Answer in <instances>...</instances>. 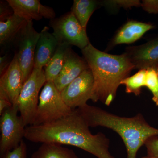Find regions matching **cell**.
I'll list each match as a JSON object with an SVG mask.
<instances>
[{
    "mask_svg": "<svg viewBox=\"0 0 158 158\" xmlns=\"http://www.w3.org/2000/svg\"><path fill=\"white\" fill-rule=\"evenodd\" d=\"M89 127L76 109L56 121L27 127L24 138L34 143L71 145L97 158H115L110 152V139L102 133L93 135Z\"/></svg>",
    "mask_w": 158,
    "mask_h": 158,
    "instance_id": "obj_1",
    "label": "cell"
},
{
    "mask_svg": "<svg viewBox=\"0 0 158 158\" xmlns=\"http://www.w3.org/2000/svg\"><path fill=\"white\" fill-rule=\"evenodd\" d=\"M81 51L94 79V102L100 101L110 106L116 98L122 81L135 69L134 65L124 53L109 54L99 50L90 43Z\"/></svg>",
    "mask_w": 158,
    "mask_h": 158,
    "instance_id": "obj_2",
    "label": "cell"
},
{
    "mask_svg": "<svg viewBox=\"0 0 158 158\" xmlns=\"http://www.w3.org/2000/svg\"><path fill=\"white\" fill-rule=\"evenodd\" d=\"M77 109L89 127H102L117 133L124 143L127 158H137L138 150L148 139L158 136V128L151 126L141 113L123 117L88 104Z\"/></svg>",
    "mask_w": 158,
    "mask_h": 158,
    "instance_id": "obj_3",
    "label": "cell"
},
{
    "mask_svg": "<svg viewBox=\"0 0 158 158\" xmlns=\"http://www.w3.org/2000/svg\"><path fill=\"white\" fill-rule=\"evenodd\" d=\"M73 110L66 104L54 82H46L39 98V102L32 125L50 123L68 116Z\"/></svg>",
    "mask_w": 158,
    "mask_h": 158,
    "instance_id": "obj_4",
    "label": "cell"
},
{
    "mask_svg": "<svg viewBox=\"0 0 158 158\" xmlns=\"http://www.w3.org/2000/svg\"><path fill=\"white\" fill-rule=\"evenodd\" d=\"M46 82L44 70L34 68L31 75L24 83L16 104L26 127L34 123L40 91Z\"/></svg>",
    "mask_w": 158,
    "mask_h": 158,
    "instance_id": "obj_5",
    "label": "cell"
},
{
    "mask_svg": "<svg viewBox=\"0 0 158 158\" xmlns=\"http://www.w3.org/2000/svg\"><path fill=\"white\" fill-rule=\"evenodd\" d=\"M50 25L59 44L75 46L82 50L90 43L87 30L82 27L72 11L51 20Z\"/></svg>",
    "mask_w": 158,
    "mask_h": 158,
    "instance_id": "obj_6",
    "label": "cell"
},
{
    "mask_svg": "<svg viewBox=\"0 0 158 158\" xmlns=\"http://www.w3.org/2000/svg\"><path fill=\"white\" fill-rule=\"evenodd\" d=\"M17 104L3 112L0 118L1 156L17 147L24 138L26 127L20 116L18 115Z\"/></svg>",
    "mask_w": 158,
    "mask_h": 158,
    "instance_id": "obj_7",
    "label": "cell"
},
{
    "mask_svg": "<svg viewBox=\"0 0 158 158\" xmlns=\"http://www.w3.org/2000/svg\"><path fill=\"white\" fill-rule=\"evenodd\" d=\"M40 33L36 31L33 21H28L14 42L17 57L22 73L24 83L31 75L34 68V55Z\"/></svg>",
    "mask_w": 158,
    "mask_h": 158,
    "instance_id": "obj_8",
    "label": "cell"
},
{
    "mask_svg": "<svg viewBox=\"0 0 158 158\" xmlns=\"http://www.w3.org/2000/svg\"><path fill=\"white\" fill-rule=\"evenodd\" d=\"M94 82L90 69H86L61 92L62 98L72 110L88 104L91 100L94 102Z\"/></svg>",
    "mask_w": 158,
    "mask_h": 158,
    "instance_id": "obj_9",
    "label": "cell"
},
{
    "mask_svg": "<svg viewBox=\"0 0 158 158\" xmlns=\"http://www.w3.org/2000/svg\"><path fill=\"white\" fill-rule=\"evenodd\" d=\"M124 53L135 69L158 67V34L143 44L128 47Z\"/></svg>",
    "mask_w": 158,
    "mask_h": 158,
    "instance_id": "obj_10",
    "label": "cell"
},
{
    "mask_svg": "<svg viewBox=\"0 0 158 158\" xmlns=\"http://www.w3.org/2000/svg\"><path fill=\"white\" fill-rule=\"evenodd\" d=\"M155 28V26L150 23L134 20H128L116 31L108 43L106 52H109L119 44L134 43L141 39L148 31Z\"/></svg>",
    "mask_w": 158,
    "mask_h": 158,
    "instance_id": "obj_11",
    "label": "cell"
},
{
    "mask_svg": "<svg viewBox=\"0 0 158 158\" xmlns=\"http://www.w3.org/2000/svg\"><path fill=\"white\" fill-rule=\"evenodd\" d=\"M24 84L22 73L14 55L11 64L0 78V94L7 97L12 106L16 104Z\"/></svg>",
    "mask_w": 158,
    "mask_h": 158,
    "instance_id": "obj_12",
    "label": "cell"
},
{
    "mask_svg": "<svg viewBox=\"0 0 158 158\" xmlns=\"http://www.w3.org/2000/svg\"><path fill=\"white\" fill-rule=\"evenodd\" d=\"M15 14L27 21L39 20L43 18L55 19L53 9L44 6L39 0H7Z\"/></svg>",
    "mask_w": 158,
    "mask_h": 158,
    "instance_id": "obj_13",
    "label": "cell"
},
{
    "mask_svg": "<svg viewBox=\"0 0 158 158\" xmlns=\"http://www.w3.org/2000/svg\"><path fill=\"white\" fill-rule=\"evenodd\" d=\"M89 68L85 59L76 53L70 47L66 53L63 68L54 82V84L61 92L83 72Z\"/></svg>",
    "mask_w": 158,
    "mask_h": 158,
    "instance_id": "obj_14",
    "label": "cell"
},
{
    "mask_svg": "<svg viewBox=\"0 0 158 158\" xmlns=\"http://www.w3.org/2000/svg\"><path fill=\"white\" fill-rule=\"evenodd\" d=\"M47 27H44L40 33L34 55V68L43 69L53 56L59 45L53 34Z\"/></svg>",
    "mask_w": 158,
    "mask_h": 158,
    "instance_id": "obj_15",
    "label": "cell"
},
{
    "mask_svg": "<svg viewBox=\"0 0 158 158\" xmlns=\"http://www.w3.org/2000/svg\"><path fill=\"white\" fill-rule=\"evenodd\" d=\"M28 21L14 13L6 19L0 21L1 45L13 43Z\"/></svg>",
    "mask_w": 158,
    "mask_h": 158,
    "instance_id": "obj_16",
    "label": "cell"
},
{
    "mask_svg": "<svg viewBox=\"0 0 158 158\" xmlns=\"http://www.w3.org/2000/svg\"><path fill=\"white\" fill-rule=\"evenodd\" d=\"M70 46L59 44L56 52L46 65L44 70L46 82H54L58 77L65 64V57Z\"/></svg>",
    "mask_w": 158,
    "mask_h": 158,
    "instance_id": "obj_17",
    "label": "cell"
},
{
    "mask_svg": "<svg viewBox=\"0 0 158 158\" xmlns=\"http://www.w3.org/2000/svg\"><path fill=\"white\" fill-rule=\"evenodd\" d=\"M56 143H42L31 158H79L72 149Z\"/></svg>",
    "mask_w": 158,
    "mask_h": 158,
    "instance_id": "obj_18",
    "label": "cell"
},
{
    "mask_svg": "<svg viewBox=\"0 0 158 158\" xmlns=\"http://www.w3.org/2000/svg\"><path fill=\"white\" fill-rule=\"evenodd\" d=\"M100 1L96 0H74L72 12L82 27L87 30V25L94 12L100 7Z\"/></svg>",
    "mask_w": 158,
    "mask_h": 158,
    "instance_id": "obj_19",
    "label": "cell"
},
{
    "mask_svg": "<svg viewBox=\"0 0 158 158\" xmlns=\"http://www.w3.org/2000/svg\"><path fill=\"white\" fill-rule=\"evenodd\" d=\"M146 80V69L139 70L135 74L123 79L121 85L125 86V92L133 94L136 96L141 94L142 88L145 87Z\"/></svg>",
    "mask_w": 158,
    "mask_h": 158,
    "instance_id": "obj_20",
    "label": "cell"
},
{
    "mask_svg": "<svg viewBox=\"0 0 158 158\" xmlns=\"http://www.w3.org/2000/svg\"><path fill=\"white\" fill-rule=\"evenodd\" d=\"M145 87L152 94L153 102L158 106V67L146 69Z\"/></svg>",
    "mask_w": 158,
    "mask_h": 158,
    "instance_id": "obj_21",
    "label": "cell"
},
{
    "mask_svg": "<svg viewBox=\"0 0 158 158\" xmlns=\"http://www.w3.org/2000/svg\"><path fill=\"white\" fill-rule=\"evenodd\" d=\"M100 3L101 7H104L113 12L121 8L127 9L141 7V2L139 0H104L100 1Z\"/></svg>",
    "mask_w": 158,
    "mask_h": 158,
    "instance_id": "obj_22",
    "label": "cell"
},
{
    "mask_svg": "<svg viewBox=\"0 0 158 158\" xmlns=\"http://www.w3.org/2000/svg\"><path fill=\"white\" fill-rule=\"evenodd\" d=\"M1 158H27V146L23 141L15 148L1 156Z\"/></svg>",
    "mask_w": 158,
    "mask_h": 158,
    "instance_id": "obj_23",
    "label": "cell"
},
{
    "mask_svg": "<svg viewBox=\"0 0 158 158\" xmlns=\"http://www.w3.org/2000/svg\"><path fill=\"white\" fill-rule=\"evenodd\" d=\"M147 156L151 158H158V136L151 137L144 144Z\"/></svg>",
    "mask_w": 158,
    "mask_h": 158,
    "instance_id": "obj_24",
    "label": "cell"
},
{
    "mask_svg": "<svg viewBox=\"0 0 158 158\" xmlns=\"http://www.w3.org/2000/svg\"><path fill=\"white\" fill-rule=\"evenodd\" d=\"M141 7L144 11L150 14H158V0H143Z\"/></svg>",
    "mask_w": 158,
    "mask_h": 158,
    "instance_id": "obj_25",
    "label": "cell"
},
{
    "mask_svg": "<svg viewBox=\"0 0 158 158\" xmlns=\"http://www.w3.org/2000/svg\"><path fill=\"white\" fill-rule=\"evenodd\" d=\"M14 13L13 10L7 1L1 2L0 21L4 20Z\"/></svg>",
    "mask_w": 158,
    "mask_h": 158,
    "instance_id": "obj_26",
    "label": "cell"
},
{
    "mask_svg": "<svg viewBox=\"0 0 158 158\" xmlns=\"http://www.w3.org/2000/svg\"><path fill=\"white\" fill-rule=\"evenodd\" d=\"M12 105L9 99L4 94H0V115L5 110L11 107Z\"/></svg>",
    "mask_w": 158,
    "mask_h": 158,
    "instance_id": "obj_27",
    "label": "cell"
},
{
    "mask_svg": "<svg viewBox=\"0 0 158 158\" xmlns=\"http://www.w3.org/2000/svg\"><path fill=\"white\" fill-rule=\"evenodd\" d=\"M11 63L7 54L0 57V75L2 76L4 73Z\"/></svg>",
    "mask_w": 158,
    "mask_h": 158,
    "instance_id": "obj_28",
    "label": "cell"
},
{
    "mask_svg": "<svg viewBox=\"0 0 158 158\" xmlns=\"http://www.w3.org/2000/svg\"><path fill=\"white\" fill-rule=\"evenodd\" d=\"M141 158H151L149 157L148 156H146L143 157H142Z\"/></svg>",
    "mask_w": 158,
    "mask_h": 158,
    "instance_id": "obj_29",
    "label": "cell"
}]
</instances>
